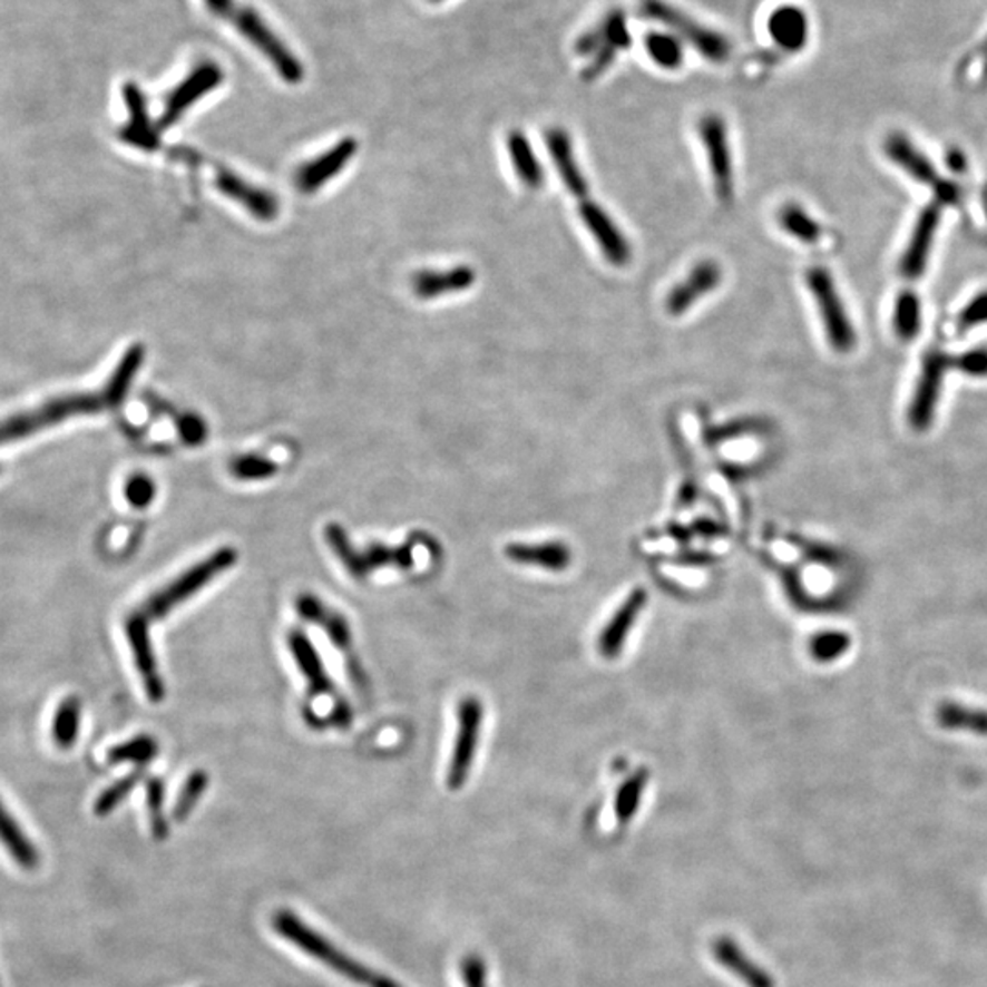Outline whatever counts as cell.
Masks as SVG:
<instances>
[{
  "label": "cell",
  "mask_w": 987,
  "mask_h": 987,
  "mask_svg": "<svg viewBox=\"0 0 987 987\" xmlns=\"http://www.w3.org/2000/svg\"><path fill=\"white\" fill-rule=\"evenodd\" d=\"M887 156L900 165L903 170L911 174L912 178L918 179L920 184L931 185L937 188L938 196L946 202H952L957 196V188L947 182L938 178L937 170L932 167L931 162L912 145L906 136L892 134L891 138L886 143Z\"/></svg>",
  "instance_id": "18"
},
{
  "label": "cell",
  "mask_w": 987,
  "mask_h": 987,
  "mask_svg": "<svg viewBox=\"0 0 987 987\" xmlns=\"http://www.w3.org/2000/svg\"><path fill=\"white\" fill-rule=\"evenodd\" d=\"M987 322V291L975 296L958 316V328L962 331L980 326Z\"/></svg>",
  "instance_id": "46"
},
{
  "label": "cell",
  "mask_w": 987,
  "mask_h": 987,
  "mask_svg": "<svg viewBox=\"0 0 987 987\" xmlns=\"http://www.w3.org/2000/svg\"><path fill=\"white\" fill-rule=\"evenodd\" d=\"M946 364L947 359L941 353H931L926 356L924 370L918 379L917 393H915L911 408H909V423L918 432H924L926 428L931 427Z\"/></svg>",
  "instance_id": "16"
},
{
  "label": "cell",
  "mask_w": 987,
  "mask_h": 987,
  "mask_svg": "<svg viewBox=\"0 0 987 987\" xmlns=\"http://www.w3.org/2000/svg\"><path fill=\"white\" fill-rule=\"evenodd\" d=\"M937 721L941 729L952 732H969L980 737H987V710L984 707L967 706V704L947 703L938 704Z\"/></svg>",
  "instance_id": "29"
},
{
  "label": "cell",
  "mask_w": 987,
  "mask_h": 987,
  "mask_svg": "<svg viewBox=\"0 0 987 987\" xmlns=\"http://www.w3.org/2000/svg\"><path fill=\"white\" fill-rule=\"evenodd\" d=\"M107 404L102 401L101 393H68L61 398L50 399L39 408L28 412L16 413L11 418L0 421V444L13 443L19 439L30 438L48 427L76 418V416H90L101 412Z\"/></svg>",
  "instance_id": "4"
},
{
  "label": "cell",
  "mask_w": 987,
  "mask_h": 987,
  "mask_svg": "<svg viewBox=\"0 0 987 987\" xmlns=\"http://www.w3.org/2000/svg\"><path fill=\"white\" fill-rule=\"evenodd\" d=\"M125 498L134 509H147L156 499V483L147 473H134L125 483Z\"/></svg>",
  "instance_id": "43"
},
{
  "label": "cell",
  "mask_w": 987,
  "mask_h": 987,
  "mask_svg": "<svg viewBox=\"0 0 987 987\" xmlns=\"http://www.w3.org/2000/svg\"><path fill=\"white\" fill-rule=\"evenodd\" d=\"M205 4L211 13L235 26L253 47L258 48L262 56L273 62V67L285 82L296 85L304 79L302 62L291 53L290 48L285 47L275 31L265 25L264 19L251 6L244 4L242 0H205Z\"/></svg>",
  "instance_id": "1"
},
{
  "label": "cell",
  "mask_w": 987,
  "mask_h": 987,
  "mask_svg": "<svg viewBox=\"0 0 987 987\" xmlns=\"http://www.w3.org/2000/svg\"><path fill=\"white\" fill-rule=\"evenodd\" d=\"M758 421L752 419H743V421H733V423L721 427L713 432V439L717 441H726V439L741 438L744 433H750L758 428Z\"/></svg>",
  "instance_id": "48"
},
{
  "label": "cell",
  "mask_w": 987,
  "mask_h": 987,
  "mask_svg": "<svg viewBox=\"0 0 987 987\" xmlns=\"http://www.w3.org/2000/svg\"><path fill=\"white\" fill-rule=\"evenodd\" d=\"M273 926H275V931L281 937L293 941L299 949L307 952L310 957L316 958L319 962L326 964L333 971L339 973L342 977L350 978L353 983L362 984V986L367 987H401L393 983V980H390V978L382 977L379 973L361 966V964L355 962L344 952L339 951L331 941L322 938L319 932L313 931L310 926H306L301 918H296L291 911L276 912L275 918H273Z\"/></svg>",
  "instance_id": "2"
},
{
  "label": "cell",
  "mask_w": 987,
  "mask_h": 987,
  "mask_svg": "<svg viewBox=\"0 0 987 987\" xmlns=\"http://www.w3.org/2000/svg\"><path fill=\"white\" fill-rule=\"evenodd\" d=\"M983 51H984V53H986V56H987V41H986V45H984Z\"/></svg>",
  "instance_id": "50"
},
{
  "label": "cell",
  "mask_w": 987,
  "mask_h": 987,
  "mask_svg": "<svg viewBox=\"0 0 987 987\" xmlns=\"http://www.w3.org/2000/svg\"><path fill=\"white\" fill-rule=\"evenodd\" d=\"M123 99L127 102L130 118H128L127 125L119 130V139L127 145L147 150V153L158 150L159 143H162L159 141V130L148 118L147 101H145L141 88L134 82H127L123 87Z\"/></svg>",
  "instance_id": "19"
},
{
  "label": "cell",
  "mask_w": 987,
  "mask_h": 987,
  "mask_svg": "<svg viewBox=\"0 0 987 987\" xmlns=\"http://www.w3.org/2000/svg\"><path fill=\"white\" fill-rule=\"evenodd\" d=\"M476 273L469 265H458L448 271H423L413 276V293L419 299H438V296L461 293L472 287Z\"/></svg>",
  "instance_id": "24"
},
{
  "label": "cell",
  "mask_w": 987,
  "mask_h": 987,
  "mask_svg": "<svg viewBox=\"0 0 987 987\" xmlns=\"http://www.w3.org/2000/svg\"><path fill=\"white\" fill-rule=\"evenodd\" d=\"M507 555L521 564L540 565L550 570L564 569L569 564V550L560 544L509 545Z\"/></svg>",
  "instance_id": "30"
},
{
  "label": "cell",
  "mask_w": 987,
  "mask_h": 987,
  "mask_svg": "<svg viewBox=\"0 0 987 987\" xmlns=\"http://www.w3.org/2000/svg\"><path fill=\"white\" fill-rule=\"evenodd\" d=\"M647 56L664 70H677L684 62V50L678 37L662 31H649L644 37Z\"/></svg>",
  "instance_id": "33"
},
{
  "label": "cell",
  "mask_w": 987,
  "mask_h": 987,
  "mask_svg": "<svg viewBox=\"0 0 987 987\" xmlns=\"http://www.w3.org/2000/svg\"><path fill=\"white\" fill-rule=\"evenodd\" d=\"M463 977L467 987H485V967L478 957H469L465 960Z\"/></svg>",
  "instance_id": "49"
},
{
  "label": "cell",
  "mask_w": 987,
  "mask_h": 987,
  "mask_svg": "<svg viewBox=\"0 0 987 987\" xmlns=\"http://www.w3.org/2000/svg\"><path fill=\"white\" fill-rule=\"evenodd\" d=\"M178 433L185 444L198 447L207 439V424L199 416L185 413L178 419Z\"/></svg>",
  "instance_id": "45"
},
{
  "label": "cell",
  "mask_w": 987,
  "mask_h": 987,
  "mask_svg": "<svg viewBox=\"0 0 987 987\" xmlns=\"http://www.w3.org/2000/svg\"><path fill=\"white\" fill-rule=\"evenodd\" d=\"M778 222L781 229L790 236L800 240L803 244H818L821 238V227L807 211L798 204H786L779 209Z\"/></svg>",
  "instance_id": "32"
},
{
  "label": "cell",
  "mask_w": 987,
  "mask_h": 987,
  "mask_svg": "<svg viewBox=\"0 0 987 987\" xmlns=\"http://www.w3.org/2000/svg\"><path fill=\"white\" fill-rule=\"evenodd\" d=\"M545 145L549 148L550 158L555 162L565 188L576 198H586L589 185L586 176L582 174L580 165L576 162L569 134L565 133L564 128H550L545 133Z\"/></svg>",
  "instance_id": "22"
},
{
  "label": "cell",
  "mask_w": 987,
  "mask_h": 987,
  "mask_svg": "<svg viewBox=\"0 0 987 987\" xmlns=\"http://www.w3.org/2000/svg\"><path fill=\"white\" fill-rule=\"evenodd\" d=\"M717 957L721 958L723 962H726V966L732 967L733 971L741 973L744 980L752 984L753 987H774L770 977H766L761 969H758L755 966L752 967V964L744 960L743 955L732 946V941H719Z\"/></svg>",
  "instance_id": "39"
},
{
  "label": "cell",
  "mask_w": 987,
  "mask_h": 987,
  "mask_svg": "<svg viewBox=\"0 0 987 987\" xmlns=\"http://www.w3.org/2000/svg\"><path fill=\"white\" fill-rule=\"evenodd\" d=\"M324 540L330 545L331 553L339 558L342 567L355 578L364 580L379 569L407 570L413 567L412 545L370 544L364 549H355L346 530L339 524H330L324 527Z\"/></svg>",
  "instance_id": "5"
},
{
  "label": "cell",
  "mask_w": 987,
  "mask_h": 987,
  "mask_svg": "<svg viewBox=\"0 0 987 987\" xmlns=\"http://www.w3.org/2000/svg\"><path fill=\"white\" fill-rule=\"evenodd\" d=\"M158 750L159 746L156 743V739L150 737V735H138V737L130 739L127 743L116 744V746L108 750L107 761L113 764L134 763L143 766V764L150 763L153 759H156Z\"/></svg>",
  "instance_id": "35"
},
{
  "label": "cell",
  "mask_w": 987,
  "mask_h": 987,
  "mask_svg": "<svg viewBox=\"0 0 987 987\" xmlns=\"http://www.w3.org/2000/svg\"><path fill=\"white\" fill-rule=\"evenodd\" d=\"M646 604V593L642 589L633 590V595L624 602V606L615 613L609 626L602 632L600 652L604 657H616L624 646L627 635L632 632L636 616L641 615L642 607Z\"/></svg>",
  "instance_id": "26"
},
{
  "label": "cell",
  "mask_w": 987,
  "mask_h": 987,
  "mask_svg": "<svg viewBox=\"0 0 987 987\" xmlns=\"http://www.w3.org/2000/svg\"><path fill=\"white\" fill-rule=\"evenodd\" d=\"M287 646H290L291 655L295 661L302 677L306 678L307 692L311 698H333L335 706L331 713V723L341 726V729H350L352 724L353 713L350 704L344 698L339 697L335 684L328 675L326 666L322 661L321 653L316 652L310 636L301 629H293L287 635Z\"/></svg>",
  "instance_id": "8"
},
{
  "label": "cell",
  "mask_w": 987,
  "mask_h": 987,
  "mask_svg": "<svg viewBox=\"0 0 987 987\" xmlns=\"http://www.w3.org/2000/svg\"><path fill=\"white\" fill-rule=\"evenodd\" d=\"M432 2H441V0H432Z\"/></svg>",
  "instance_id": "51"
},
{
  "label": "cell",
  "mask_w": 987,
  "mask_h": 987,
  "mask_svg": "<svg viewBox=\"0 0 987 987\" xmlns=\"http://www.w3.org/2000/svg\"><path fill=\"white\" fill-rule=\"evenodd\" d=\"M150 622L139 612H134L125 622L128 644L133 649L134 664L141 675L143 687L147 693L148 701L154 704L162 703L165 698L164 678L159 675L158 661L154 655L153 641L148 632Z\"/></svg>",
  "instance_id": "14"
},
{
  "label": "cell",
  "mask_w": 987,
  "mask_h": 987,
  "mask_svg": "<svg viewBox=\"0 0 987 987\" xmlns=\"http://www.w3.org/2000/svg\"><path fill=\"white\" fill-rule=\"evenodd\" d=\"M0 841L4 843L6 849L10 850L19 866L28 867V869L37 866L36 849L28 841L25 832L19 829V824L8 814V810L2 807V803H0Z\"/></svg>",
  "instance_id": "31"
},
{
  "label": "cell",
  "mask_w": 987,
  "mask_h": 987,
  "mask_svg": "<svg viewBox=\"0 0 987 987\" xmlns=\"http://www.w3.org/2000/svg\"><path fill=\"white\" fill-rule=\"evenodd\" d=\"M807 284L820 310L824 335L829 339L830 346L834 348L835 352H850L856 344L854 328L829 271L824 267H810L807 271Z\"/></svg>",
  "instance_id": "9"
},
{
  "label": "cell",
  "mask_w": 987,
  "mask_h": 987,
  "mask_svg": "<svg viewBox=\"0 0 987 987\" xmlns=\"http://www.w3.org/2000/svg\"><path fill=\"white\" fill-rule=\"evenodd\" d=\"M957 367L971 377H987V350H971L958 356Z\"/></svg>",
  "instance_id": "47"
},
{
  "label": "cell",
  "mask_w": 987,
  "mask_h": 987,
  "mask_svg": "<svg viewBox=\"0 0 987 987\" xmlns=\"http://www.w3.org/2000/svg\"><path fill=\"white\" fill-rule=\"evenodd\" d=\"M850 641L849 633L843 632H823L814 636V641L810 642V653L815 661L832 662L835 658L843 657L849 652Z\"/></svg>",
  "instance_id": "42"
},
{
  "label": "cell",
  "mask_w": 987,
  "mask_h": 987,
  "mask_svg": "<svg viewBox=\"0 0 987 987\" xmlns=\"http://www.w3.org/2000/svg\"><path fill=\"white\" fill-rule=\"evenodd\" d=\"M295 609L301 618L316 624L322 627V632L326 633L331 644L348 658V673L356 687H364L368 684L367 675L362 672L361 662L353 657V638L352 627L348 624L346 616L328 607L321 598L315 595L304 593L299 596L295 602Z\"/></svg>",
  "instance_id": "10"
},
{
  "label": "cell",
  "mask_w": 987,
  "mask_h": 987,
  "mask_svg": "<svg viewBox=\"0 0 987 987\" xmlns=\"http://www.w3.org/2000/svg\"><path fill=\"white\" fill-rule=\"evenodd\" d=\"M355 139H342L331 150L322 154L321 158L313 159V162L304 165L299 170V174H296V187L301 188L302 193H315L326 182L335 178L336 174L341 173L342 168L350 164V159L355 156Z\"/></svg>",
  "instance_id": "20"
},
{
  "label": "cell",
  "mask_w": 987,
  "mask_h": 987,
  "mask_svg": "<svg viewBox=\"0 0 987 987\" xmlns=\"http://www.w3.org/2000/svg\"><path fill=\"white\" fill-rule=\"evenodd\" d=\"M770 37L783 51H800L809 39V19L798 6H781L770 16Z\"/></svg>",
  "instance_id": "25"
},
{
  "label": "cell",
  "mask_w": 987,
  "mask_h": 987,
  "mask_svg": "<svg viewBox=\"0 0 987 987\" xmlns=\"http://www.w3.org/2000/svg\"><path fill=\"white\" fill-rule=\"evenodd\" d=\"M145 794H147L148 820H150V829H153L154 838L159 841L167 840L170 830H168V823L164 815V779H148L147 786H145Z\"/></svg>",
  "instance_id": "37"
},
{
  "label": "cell",
  "mask_w": 987,
  "mask_h": 987,
  "mask_svg": "<svg viewBox=\"0 0 987 987\" xmlns=\"http://www.w3.org/2000/svg\"><path fill=\"white\" fill-rule=\"evenodd\" d=\"M236 561H238V553L235 547H219L218 550H214L213 555L205 556L204 560L190 565L185 573L176 576L173 582H168L167 586L148 596L138 612L148 622L164 618L176 607L198 595L199 590L209 586L211 582L216 580L219 575H224L231 567H235Z\"/></svg>",
  "instance_id": "3"
},
{
  "label": "cell",
  "mask_w": 987,
  "mask_h": 987,
  "mask_svg": "<svg viewBox=\"0 0 987 987\" xmlns=\"http://www.w3.org/2000/svg\"><path fill=\"white\" fill-rule=\"evenodd\" d=\"M224 81V71L213 61L199 62L173 92L168 94L165 101L164 114L159 118L158 130L173 127L178 121L188 107H193L194 102L199 101L205 94H209L214 88H218Z\"/></svg>",
  "instance_id": "13"
},
{
  "label": "cell",
  "mask_w": 987,
  "mask_h": 987,
  "mask_svg": "<svg viewBox=\"0 0 987 987\" xmlns=\"http://www.w3.org/2000/svg\"><path fill=\"white\" fill-rule=\"evenodd\" d=\"M483 724V706L478 698L467 697L458 707V733L453 743L452 759L448 766L447 784L450 790H459L469 778L473 755L478 750L479 733Z\"/></svg>",
  "instance_id": "12"
},
{
  "label": "cell",
  "mask_w": 987,
  "mask_h": 987,
  "mask_svg": "<svg viewBox=\"0 0 987 987\" xmlns=\"http://www.w3.org/2000/svg\"><path fill=\"white\" fill-rule=\"evenodd\" d=\"M216 188L227 198L244 205L245 209L262 222H271L278 216V202L273 194L247 184L229 170H219L216 174Z\"/></svg>",
  "instance_id": "21"
},
{
  "label": "cell",
  "mask_w": 987,
  "mask_h": 987,
  "mask_svg": "<svg viewBox=\"0 0 987 987\" xmlns=\"http://www.w3.org/2000/svg\"><path fill=\"white\" fill-rule=\"evenodd\" d=\"M698 134L706 150L713 188L719 202L730 204L733 199V165L726 121L719 114H706L698 121Z\"/></svg>",
  "instance_id": "11"
},
{
  "label": "cell",
  "mask_w": 987,
  "mask_h": 987,
  "mask_svg": "<svg viewBox=\"0 0 987 987\" xmlns=\"http://www.w3.org/2000/svg\"><path fill=\"white\" fill-rule=\"evenodd\" d=\"M921 324L920 301L911 291H903L895 306L896 335L903 341H911L918 335Z\"/></svg>",
  "instance_id": "36"
},
{
  "label": "cell",
  "mask_w": 987,
  "mask_h": 987,
  "mask_svg": "<svg viewBox=\"0 0 987 987\" xmlns=\"http://www.w3.org/2000/svg\"><path fill=\"white\" fill-rule=\"evenodd\" d=\"M507 147H509L510 162L515 167L516 176L525 187L530 190H538L544 187L545 173L541 167L540 159L536 156L535 150L530 147L529 139L521 130H512L507 138Z\"/></svg>",
  "instance_id": "28"
},
{
  "label": "cell",
  "mask_w": 987,
  "mask_h": 987,
  "mask_svg": "<svg viewBox=\"0 0 987 987\" xmlns=\"http://www.w3.org/2000/svg\"><path fill=\"white\" fill-rule=\"evenodd\" d=\"M207 784H209V775L204 770H196V772H193V774L185 779L184 786L179 789L178 800L174 804V820H187L194 807L202 800V795L207 790Z\"/></svg>",
  "instance_id": "38"
},
{
  "label": "cell",
  "mask_w": 987,
  "mask_h": 987,
  "mask_svg": "<svg viewBox=\"0 0 987 987\" xmlns=\"http://www.w3.org/2000/svg\"><path fill=\"white\" fill-rule=\"evenodd\" d=\"M278 472V465L273 459L256 456V453H247L240 456L231 463V473L240 481H264Z\"/></svg>",
  "instance_id": "40"
},
{
  "label": "cell",
  "mask_w": 987,
  "mask_h": 987,
  "mask_svg": "<svg viewBox=\"0 0 987 987\" xmlns=\"http://www.w3.org/2000/svg\"><path fill=\"white\" fill-rule=\"evenodd\" d=\"M723 281V270L717 262L704 260L695 265L690 275L675 285L666 299V311L672 316H682L690 307L695 306L703 296L717 290Z\"/></svg>",
  "instance_id": "17"
},
{
  "label": "cell",
  "mask_w": 987,
  "mask_h": 987,
  "mask_svg": "<svg viewBox=\"0 0 987 987\" xmlns=\"http://www.w3.org/2000/svg\"><path fill=\"white\" fill-rule=\"evenodd\" d=\"M580 218L609 264L626 267L632 262V245L606 209L593 202H584L580 205Z\"/></svg>",
  "instance_id": "15"
},
{
  "label": "cell",
  "mask_w": 987,
  "mask_h": 987,
  "mask_svg": "<svg viewBox=\"0 0 987 987\" xmlns=\"http://www.w3.org/2000/svg\"><path fill=\"white\" fill-rule=\"evenodd\" d=\"M938 222H940L938 205H931L920 214L912 231L911 242L907 245L906 255L901 260V273L907 278H918L926 270L932 240L937 235Z\"/></svg>",
  "instance_id": "23"
},
{
  "label": "cell",
  "mask_w": 987,
  "mask_h": 987,
  "mask_svg": "<svg viewBox=\"0 0 987 987\" xmlns=\"http://www.w3.org/2000/svg\"><path fill=\"white\" fill-rule=\"evenodd\" d=\"M641 13L649 21H657L670 28L675 37L692 45L707 61L724 62L732 56V42L729 41V37L707 26L698 25L695 19L667 0H641Z\"/></svg>",
  "instance_id": "6"
},
{
  "label": "cell",
  "mask_w": 987,
  "mask_h": 987,
  "mask_svg": "<svg viewBox=\"0 0 987 987\" xmlns=\"http://www.w3.org/2000/svg\"><path fill=\"white\" fill-rule=\"evenodd\" d=\"M644 774L633 775L620 792H618V801H616V814L620 820H627L633 814L636 804L641 801L642 789H644Z\"/></svg>",
  "instance_id": "44"
},
{
  "label": "cell",
  "mask_w": 987,
  "mask_h": 987,
  "mask_svg": "<svg viewBox=\"0 0 987 987\" xmlns=\"http://www.w3.org/2000/svg\"><path fill=\"white\" fill-rule=\"evenodd\" d=\"M81 724V703L77 697L62 701L53 717V739L61 749H71L76 744Z\"/></svg>",
  "instance_id": "34"
},
{
  "label": "cell",
  "mask_w": 987,
  "mask_h": 987,
  "mask_svg": "<svg viewBox=\"0 0 987 987\" xmlns=\"http://www.w3.org/2000/svg\"><path fill=\"white\" fill-rule=\"evenodd\" d=\"M143 770H136L133 774L125 775L119 779L113 786H108L94 804V812L97 815H108L114 809H118L123 801L127 800L128 794L136 789V784L141 781Z\"/></svg>",
  "instance_id": "41"
},
{
  "label": "cell",
  "mask_w": 987,
  "mask_h": 987,
  "mask_svg": "<svg viewBox=\"0 0 987 987\" xmlns=\"http://www.w3.org/2000/svg\"><path fill=\"white\" fill-rule=\"evenodd\" d=\"M143 361H145V348L141 344H134V346L128 348L125 355L121 356L118 367L114 370L113 375L108 379L107 384H105V390L101 392L102 401H105L107 408L118 410L119 407H123V402H125L128 392H130L134 379L141 370Z\"/></svg>",
  "instance_id": "27"
},
{
  "label": "cell",
  "mask_w": 987,
  "mask_h": 987,
  "mask_svg": "<svg viewBox=\"0 0 987 987\" xmlns=\"http://www.w3.org/2000/svg\"><path fill=\"white\" fill-rule=\"evenodd\" d=\"M632 45V33L627 26L626 13L622 10H613L602 19L595 28L578 37L575 51L578 56L590 57L589 65L584 71V79L593 81L602 74H606L620 51Z\"/></svg>",
  "instance_id": "7"
}]
</instances>
